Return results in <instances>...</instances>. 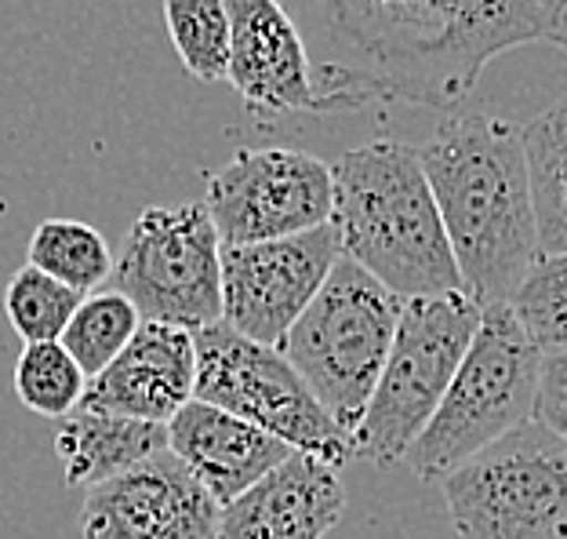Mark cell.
<instances>
[{"mask_svg":"<svg viewBox=\"0 0 567 539\" xmlns=\"http://www.w3.org/2000/svg\"><path fill=\"white\" fill-rule=\"evenodd\" d=\"M328 118L371 102L451 110L484 67L543 41L535 0H280Z\"/></svg>","mask_w":567,"mask_h":539,"instance_id":"cell-1","label":"cell"},{"mask_svg":"<svg viewBox=\"0 0 567 539\" xmlns=\"http://www.w3.org/2000/svg\"><path fill=\"white\" fill-rule=\"evenodd\" d=\"M462 292L476 306L509 303L535 266L538 230L524 132L492 113H447L419 146Z\"/></svg>","mask_w":567,"mask_h":539,"instance_id":"cell-2","label":"cell"},{"mask_svg":"<svg viewBox=\"0 0 567 539\" xmlns=\"http://www.w3.org/2000/svg\"><path fill=\"white\" fill-rule=\"evenodd\" d=\"M331 230L339 252L401 299L462 292L436 197L419 150L396 139L342 153L331 164Z\"/></svg>","mask_w":567,"mask_h":539,"instance_id":"cell-3","label":"cell"},{"mask_svg":"<svg viewBox=\"0 0 567 539\" xmlns=\"http://www.w3.org/2000/svg\"><path fill=\"white\" fill-rule=\"evenodd\" d=\"M543 350L527 336L509 303L481 311V325L451 376L433 419L408 445L404 464L419 481L441 485L481 448L535 416Z\"/></svg>","mask_w":567,"mask_h":539,"instance_id":"cell-4","label":"cell"},{"mask_svg":"<svg viewBox=\"0 0 567 539\" xmlns=\"http://www.w3.org/2000/svg\"><path fill=\"white\" fill-rule=\"evenodd\" d=\"M401 311V295L342 255L280 346L342 430H357L375 394Z\"/></svg>","mask_w":567,"mask_h":539,"instance_id":"cell-5","label":"cell"},{"mask_svg":"<svg viewBox=\"0 0 567 539\" xmlns=\"http://www.w3.org/2000/svg\"><path fill=\"white\" fill-rule=\"evenodd\" d=\"M481 311L466 292L404 299L375 394L353 430L357 459L379 470L401 464L466 357Z\"/></svg>","mask_w":567,"mask_h":539,"instance_id":"cell-6","label":"cell"},{"mask_svg":"<svg viewBox=\"0 0 567 539\" xmlns=\"http://www.w3.org/2000/svg\"><path fill=\"white\" fill-rule=\"evenodd\" d=\"M458 539H567V441L527 419L441 481Z\"/></svg>","mask_w":567,"mask_h":539,"instance_id":"cell-7","label":"cell"},{"mask_svg":"<svg viewBox=\"0 0 567 539\" xmlns=\"http://www.w3.org/2000/svg\"><path fill=\"white\" fill-rule=\"evenodd\" d=\"M193 346H197V383H193L197 401L226 408L274 434L295 452L324 459L334 470L357 459L353 434L328 416V408L317 401L280 346L240 336L226 321L193 332Z\"/></svg>","mask_w":567,"mask_h":539,"instance_id":"cell-8","label":"cell"},{"mask_svg":"<svg viewBox=\"0 0 567 539\" xmlns=\"http://www.w3.org/2000/svg\"><path fill=\"white\" fill-rule=\"evenodd\" d=\"M110 281L135 303L142 321L186 332L223 321V241L204 201L142 212Z\"/></svg>","mask_w":567,"mask_h":539,"instance_id":"cell-9","label":"cell"},{"mask_svg":"<svg viewBox=\"0 0 567 539\" xmlns=\"http://www.w3.org/2000/svg\"><path fill=\"white\" fill-rule=\"evenodd\" d=\"M331 164L306 150H237L208 175L204 209L223 245L306 234L331 220Z\"/></svg>","mask_w":567,"mask_h":539,"instance_id":"cell-10","label":"cell"},{"mask_svg":"<svg viewBox=\"0 0 567 539\" xmlns=\"http://www.w3.org/2000/svg\"><path fill=\"white\" fill-rule=\"evenodd\" d=\"M339 260L331 223L277 241L223 245V321L255 343L284 346Z\"/></svg>","mask_w":567,"mask_h":539,"instance_id":"cell-11","label":"cell"},{"mask_svg":"<svg viewBox=\"0 0 567 539\" xmlns=\"http://www.w3.org/2000/svg\"><path fill=\"white\" fill-rule=\"evenodd\" d=\"M218 507L172 448L84 492V539H215Z\"/></svg>","mask_w":567,"mask_h":539,"instance_id":"cell-12","label":"cell"},{"mask_svg":"<svg viewBox=\"0 0 567 539\" xmlns=\"http://www.w3.org/2000/svg\"><path fill=\"white\" fill-rule=\"evenodd\" d=\"M229 11V70L226 81L255 121L328 118L313 88L302 33L280 0H226Z\"/></svg>","mask_w":567,"mask_h":539,"instance_id":"cell-13","label":"cell"},{"mask_svg":"<svg viewBox=\"0 0 567 539\" xmlns=\"http://www.w3.org/2000/svg\"><path fill=\"white\" fill-rule=\"evenodd\" d=\"M193 383H197L193 332L142 321L132 343L99 376L87 379L81 408L167 427L178 408L193 401Z\"/></svg>","mask_w":567,"mask_h":539,"instance_id":"cell-14","label":"cell"},{"mask_svg":"<svg viewBox=\"0 0 567 539\" xmlns=\"http://www.w3.org/2000/svg\"><path fill=\"white\" fill-rule=\"evenodd\" d=\"M342 515L339 470L309 452H291L218 510L215 539H324Z\"/></svg>","mask_w":567,"mask_h":539,"instance_id":"cell-15","label":"cell"},{"mask_svg":"<svg viewBox=\"0 0 567 539\" xmlns=\"http://www.w3.org/2000/svg\"><path fill=\"white\" fill-rule=\"evenodd\" d=\"M167 448L183 459L218 507H226L229 499L251 489L262 474H269L295 452L255 423L218 405L197 401V397L186 401L167 423Z\"/></svg>","mask_w":567,"mask_h":539,"instance_id":"cell-16","label":"cell"},{"mask_svg":"<svg viewBox=\"0 0 567 539\" xmlns=\"http://www.w3.org/2000/svg\"><path fill=\"white\" fill-rule=\"evenodd\" d=\"M167 448L164 423L127 419L95 413V408H73L59 419L55 452L62 464V481L70 489H95V485L132 470L142 459Z\"/></svg>","mask_w":567,"mask_h":539,"instance_id":"cell-17","label":"cell"},{"mask_svg":"<svg viewBox=\"0 0 567 539\" xmlns=\"http://www.w3.org/2000/svg\"><path fill=\"white\" fill-rule=\"evenodd\" d=\"M527 179H532L538 252H567V99L553 102L538 118L520 128Z\"/></svg>","mask_w":567,"mask_h":539,"instance_id":"cell-18","label":"cell"},{"mask_svg":"<svg viewBox=\"0 0 567 539\" xmlns=\"http://www.w3.org/2000/svg\"><path fill=\"white\" fill-rule=\"evenodd\" d=\"M30 266L73 292H95L113 274L110 241L81 220H44L30 237Z\"/></svg>","mask_w":567,"mask_h":539,"instance_id":"cell-19","label":"cell"},{"mask_svg":"<svg viewBox=\"0 0 567 539\" xmlns=\"http://www.w3.org/2000/svg\"><path fill=\"white\" fill-rule=\"evenodd\" d=\"M138 325H142V317L124 292L95 288V292H87L81 306L73 311L59 343L66 346L73 362L84 368L87 379H92L124 350L127 343H132Z\"/></svg>","mask_w":567,"mask_h":539,"instance_id":"cell-20","label":"cell"},{"mask_svg":"<svg viewBox=\"0 0 567 539\" xmlns=\"http://www.w3.org/2000/svg\"><path fill=\"white\" fill-rule=\"evenodd\" d=\"M164 22L189 77H197L204 84L226 81L229 70L226 0H164Z\"/></svg>","mask_w":567,"mask_h":539,"instance_id":"cell-21","label":"cell"},{"mask_svg":"<svg viewBox=\"0 0 567 539\" xmlns=\"http://www.w3.org/2000/svg\"><path fill=\"white\" fill-rule=\"evenodd\" d=\"M87 390L84 368L73 362L70 350L59 339L22 343L16 362V394L33 416L62 419L73 408H81Z\"/></svg>","mask_w":567,"mask_h":539,"instance_id":"cell-22","label":"cell"},{"mask_svg":"<svg viewBox=\"0 0 567 539\" xmlns=\"http://www.w3.org/2000/svg\"><path fill=\"white\" fill-rule=\"evenodd\" d=\"M81 299V292L66 288L62 281L48 277L44 270L25 263L4 288V314L22 343H48L66 332Z\"/></svg>","mask_w":567,"mask_h":539,"instance_id":"cell-23","label":"cell"},{"mask_svg":"<svg viewBox=\"0 0 567 539\" xmlns=\"http://www.w3.org/2000/svg\"><path fill=\"white\" fill-rule=\"evenodd\" d=\"M509 306L538 350H567V252L538 255Z\"/></svg>","mask_w":567,"mask_h":539,"instance_id":"cell-24","label":"cell"},{"mask_svg":"<svg viewBox=\"0 0 567 539\" xmlns=\"http://www.w3.org/2000/svg\"><path fill=\"white\" fill-rule=\"evenodd\" d=\"M532 419L546 423L557 438L567 441V350H546L543 354Z\"/></svg>","mask_w":567,"mask_h":539,"instance_id":"cell-25","label":"cell"},{"mask_svg":"<svg viewBox=\"0 0 567 539\" xmlns=\"http://www.w3.org/2000/svg\"><path fill=\"white\" fill-rule=\"evenodd\" d=\"M535 11L543 19V41L567 51V0H535Z\"/></svg>","mask_w":567,"mask_h":539,"instance_id":"cell-26","label":"cell"}]
</instances>
